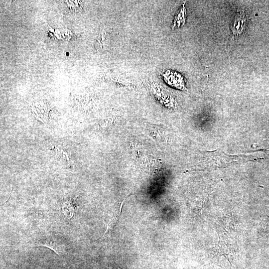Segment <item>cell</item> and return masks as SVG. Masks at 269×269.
I'll list each match as a JSON object with an SVG mask.
<instances>
[{
	"label": "cell",
	"mask_w": 269,
	"mask_h": 269,
	"mask_svg": "<svg viewBox=\"0 0 269 269\" xmlns=\"http://www.w3.org/2000/svg\"><path fill=\"white\" fill-rule=\"evenodd\" d=\"M35 246H44L47 247L58 255L66 253L68 244L65 239L58 234H53L33 242Z\"/></svg>",
	"instance_id": "cell-1"
},
{
	"label": "cell",
	"mask_w": 269,
	"mask_h": 269,
	"mask_svg": "<svg viewBox=\"0 0 269 269\" xmlns=\"http://www.w3.org/2000/svg\"><path fill=\"white\" fill-rule=\"evenodd\" d=\"M247 15L244 11H238L231 24V31L234 36L241 34L246 27Z\"/></svg>",
	"instance_id": "cell-2"
},
{
	"label": "cell",
	"mask_w": 269,
	"mask_h": 269,
	"mask_svg": "<svg viewBox=\"0 0 269 269\" xmlns=\"http://www.w3.org/2000/svg\"><path fill=\"white\" fill-rule=\"evenodd\" d=\"M165 72L163 74V77L165 82L167 83L171 86L175 87L178 89H182L184 88L183 78L178 73H173L170 71Z\"/></svg>",
	"instance_id": "cell-3"
},
{
	"label": "cell",
	"mask_w": 269,
	"mask_h": 269,
	"mask_svg": "<svg viewBox=\"0 0 269 269\" xmlns=\"http://www.w3.org/2000/svg\"><path fill=\"white\" fill-rule=\"evenodd\" d=\"M121 209L122 208L119 210L115 211L112 215L109 216L106 219H104V223L106 224L107 226V229L103 235L99 237L98 239L103 236H110L111 235L114 227L118 221V219L121 212Z\"/></svg>",
	"instance_id": "cell-4"
},
{
	"label": "cell",
	"mask_w": 269,
	"mask_h": 269,
	"mask_svg": "<svg viewBox=\"0 0 269 269\" xmlns=\"http://www.w3.org/2000/svg\"><path fill=\"white\" fill-rule=\"evenodd\" d=\"M186 16V9L185 6V2H183L174 16L172 28H179L182 26L185 22Z\"/></svg>",
	"instance_id": "cell-5"
},
{
	"label": "cell",
	"mask_w": 269,
	"mask_h": 269,
	"mask_svg": "<svg viewBox=\"0 0 269 269\" xmlns=\"http://www.w3.org/2000/svg\"><path fill=\"white\" fill-rule=\"evenodd\" d=\"M61 210L67 218H72L75 211L74 201L71 199L64 201L61 205Z\"/></svg>",
	"instance_id": "cell-6"
},
{
	"label": "cell",
	"mask_w": 269,
	"mask_h": 269,
	"mask_svg": "<svg viewBox=\"0 0 269 269\" xmlns=\"http://www.w3.org/2000/svg\"><path fill=\"white\" fill-rule=\"evenodd\" d=\"M108 267H109L110 269H124L121 268H120V267H119L113 266H109Z\"/></svg>",
	"instance_id": "cell-7"
}]
</instances>
